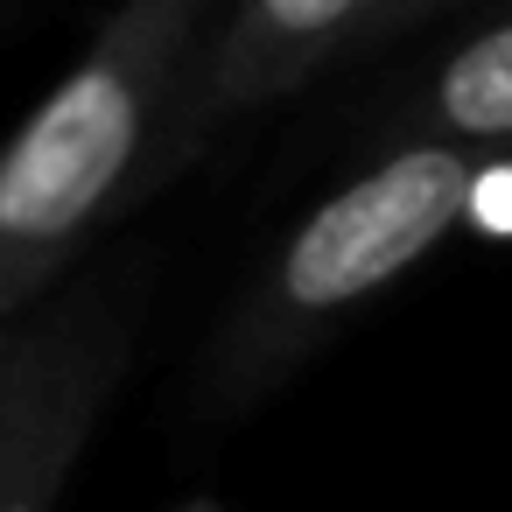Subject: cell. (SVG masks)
Listing matches in <instances>:
<instances>
[{
    "label": "cell",
    "mask_w": 512,
    "mask_h": 512,
    "mask_svg": "<svg viewBox=\"0 0 512 512\" xmlns=\"http://www.w3.org/2000/svg\"><path fill=\"white\" fill-rule=\"evenodd\" d=\"M211 8L218 0H120L92 50L0 148V330L106 211L169 176L183 99L218 36Z\"/></svg>",
    "instance_id": "cell-1"
},
{
    "label": "cell",
    "mask_w": 512,
    "mask_h": 512,
    "mask_svg": "<svg viewBox=\"0 0 512 512\" xmlns=\"http://www.w3.org/2000/svg\"><path fill=\"white\" fill-rule=\"evenodd\" d=\"M15 344H22V330L8 323V330H0V372H8V358H15Z\"/></svg>",
    "instance_id": "cell-7"
},
{
    "label": "cell",
    "mask_w": 512,
    "mask_h": 512,
    "mask_svg": "<svg viewBox=\"0 0 512 512\" xmlns=\"http://www.w3.org/2000/svg\"><path fill=\"white\" fill-rule=\"evenodd\" d=\"M379 22H386V0H232L197 64V85L183 99L162 169H183L225 120L302 92L344 50H372Z\"/></svg>",
    "instance_id": "cell-4"
},
{
    "label": "cell",
    "mask_w": 512,
    "mask_h": 512,
    "mask_svg": "<svg viewBox=\"0 0 512 512\" xmlns=\"http://www.w3.org/2000/svg\"><path fill=\"white\" fill-rule=\"evenodd\" d=\"M141 274L113 267L78 281L43 323L22 330L0 372V512H50L78 449L92 442L134 344Z\"/></svg>",
    "instance_id": "cell-3"
},
{
    "label": "cell",
    "mask_w": 512,
    "mask_h": 512,
    "mask_svg": "<svg viewBox=\"0 0 512 512\" xmlns=\"http://www.w3.org/2000/svg\"><path fill=\"white\" fill-rule=\"evenodd\" d=\"M400 148L407 141H442V148H484V141H512V15H498L491 29H477L470 43H456L421 92L393 113Z\"/></svg>",
    "instance_id": "cell-5"
},
{
    "label": "cell",
    "mask_w": 512,
    "mask_h": 512,
    "mask_svg": "<svg viewBox=\"0 0 512 512\" xmlns=\"http://www.w3.org/2000/svg\"><path fill=\"white\" fill-rule=\"evenodd\" d=\"M470 190H477V155L442 141H407L365 176H351L337 197H323L239 302L225 344L204 365V400H246L267 379H281L358 302H372L407 267H421L463 225Z\"/></svg>",
    "instance_id": "cell-2"
},
{
    "label": "cell",
    "mask_w": 512,
    "mask_h": 512,
    "mask_svg": "<svg viewBox=\"0 0 512 512\" xmlns=\"http://www.w3.org/2000/svg\"><path fill=\"white\" fill-rule=\"evenodd\" d=\"M449 0H386V22H379V43L386 36H400V29H414V22H428V15H442Z\"/></svg>",
    "instance_id": "cell-6"
}]
</instances>
